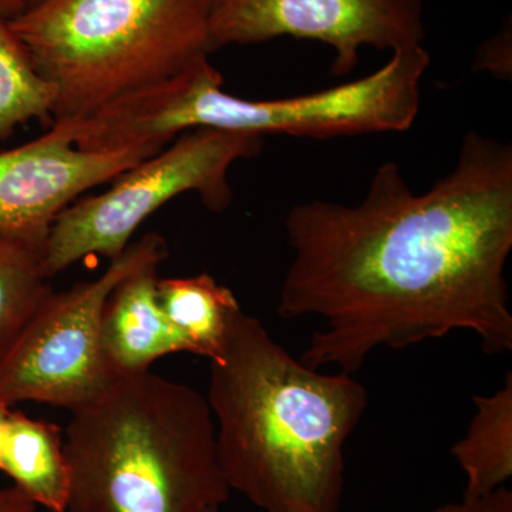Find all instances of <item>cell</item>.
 <instances>
[{
    "label": "cell",
    "mask_w": 512,
    "mask_h": 512,
    "mask_svg": "<svg viewBox=\"0 0 512 512\" xmlns=\"http://www.w3.org/2000/svg\"><path fill=\"white\" fill-rule=\"evenodd\" d=\"M158 301L188 353L220 359L232 319L241 311L234 293L210 274L158 278Z\"/></svg>",
    "instance_id": "obj_12"
},
{
    "label": "cell",
    "mask_w": 512,
    "mask_h": 512,
    "mask_svg": "<svg viewBox=\"0 0 512 512\" xmlns=\"http://www.w3.org/2000/svg\"><path fill=\"white\" fill-rule=\"evenodd\" d=\"M217 0H50L10 19L55 89L52 124L83 119L210 57Z\"/></svg>",
    "instance_id": "obj_4"
},
{
    "label": "cell",
    "mask_w": 512,
    "mask_h": 512,
    "mask_svg": "<svg viewBox=\"0 0 512 512\" xmlns=\"http://www.w3.org/2000/svg\"><path fill=\"white\" fill-rule=\"evenodd\" d=\"M37 505L15 485L0 490V512H36Z\"/></svg>",
    "instance_id": "obj_17"
},
{
    "label": "cell",
    "mask_w": 512,
    "mask_h": 512,
    "mask_svg": "<svg viewBox=\"0 0 512 512\" xmlns=\"http://www.w3.org/2000/svg\"><path fill=\"white\" fill-rule=\"evenodd\" d=\"M158 265L138 269L111 291L101 316V349L114 379L147 372L160 357L188 353L158 301Z\"/></svg>",
    "instance_id": "obj_9"
},
{
    "label": "cell",
    "mask_w": 512,
    "mask_h": 512,
    "mask_svg": "<svg viewBox=\"0 0 512 512\" xmlns=\"http://www.w3.org/2000/svg\"><path fill=\"white\" fill-rule=\"evenodd\" d=\"M50 2V0H25V10L35 8V6L42 5V3Z\"/></svg>",
    "instance_id": "obj_20"
},
{
    "label": "cell",
    "mask_w": 512,
    "mask_h": 512,
    "mask_svg": "<svg viewBox=\"0 0 512 512\" xmlns=\"http://www.w3.org/2000/svg\"><path fill=\"white\" fill-rule=\"evenodd\" d=\"M42 262L43 249L0 237V357L53 292Z\"/></svg>",
    "instance_id": "obj_14"
},
{
    "label": "cell",
    "mask_w": 512,
    "mask_h": 512,
    "mask_svg": "<svg viewBox=\"0 0 512 512\" xmlns=\"http://www.w3.org/2000/svg\"><path fill=\"white\" fill-rule=\"evenodd\" d=\"M63 440L66 512H208L231 495L207 399L151 370L74 410Z\"/></svg>",
    "instance_id": "obj_3"
},
{
    "label": "cell",
    "mask_w": 512,
    "mask_h": 512,
    "mask_svg": "<svg viewBox=\"0 0 512 512\" xmlns=\"http://www.w3.org/2000/svg\"><path fill=\"white\" fill-rule=\"evenodd\" d=\"M208 512H221V510H218V508H215V510H211V511H208Z\"/></svg>",
    "instance_id": "obj_21"
},
{
    "label": "cell",
    "mask_w": 512,
    "mask_h": 512,
    "mask_svg": "<svg viewBox=\"0 0 512 512\" xmlns=\"http://www.w3.org/2000/svg\"><path fill=\"white\" fill-rule=\"evenodd\" d=\"M264 137L238 131L195 128L154 156L114 178L106 192L74 201L56 218L43 247L47 278L90 255L117 258L148 217L178 195L195 192L208 210L232 201L228 173L239 160L255 157Z\"/></svg>",
    "instance_id": "obj_5"
},
{
    "label": "cell",
    "mask_w": 512,
    "mask_h": 512,
    "mask_svg": "<svg viewBox=\"0 0 512 512\" xmlns=\"http://www.w3.org/2000/svg\"><path fill=\"white\" fill-rule=\"evenodd\" d=\"M476 414L451 456L466 476L464 497H483L512 477V375L488 396H474Z\"/></svg>",
    "instance_id": "obj_11"
},
{
    "label": "cell",
    "mask_w": 512,
    "mask_h": 512,
    "mask_svg": "<svg viewBox=\"0 0 512 512\" xmlns=\"http://www.w3.org/2000/svg\"><path fill=\"white\" fill-rule=\"evenodd\" d=\"M285 228L278 313L319 320L301 357L313 369L353 375L377 349L457 330L487 355L511 352V144L471 131L451 173L420 194L389 161L359 204L301 202Z\"/></svg>",
    "instance_id": "obj_1"
},
{
    "label": "cell",
    "mask_w": 512,
    "mask_h": 512,
    "mask_svg": "<svg viewBox=\"0 0 512 512\" xmlns=\"http://www.w3.org/2000/svg\"><path fill=\"white\" fill-rule=\"evenodd\" d=\"M433 512H512V493L504 485L483 497H463V500L441 505Z\"/></svg>",
    "instance_id": "obj_16"
},
{
    "label": "cell",
    "mask_w": 512,
    "mask_h": 512,
    "mask_svg": "<svg viewBox=\"0 0 512 512\" xmlns=\"http://www.w3.org/2000/svg\"><path fill=\"white\" fill-rule=\"evenodd\" d=\"M477 67L493 73L500 79L511 77V30L503 29L497 36L481 46L477 55Z\"/></svg>",
    "instance_id": "obj_15"
},
{
    "label": "cell",
    "mask_w": 512,
    "mask_h": 512,
    "mask_svg": "<svg viewBox=\"0 0 512 512\" xmlns=\"http://www.w3.org/2000/svg\"><path fill=\"white\" fill-rule=\"evenodd\" d=\"M163 147L87 151L49 130L0 151V237L43 249L56 218L84 192L110 183Z\"/></svg>",
    "instance_id": "obj_8"
},
{
    "label": "cell",
    "mask_w": 512,
    "mask_h": 512,
    "mask_svg": "<svg viewBox=\"0 0 512 512\" xmlns=\"http://www.w3.org/2000/svg\"><path fill=\"white\" fill-rule=\"evenodd\" d=\"M37 512V511H36Z\"/></svg>",
    "instance_id": "obj_22"
},
{
    "label": "cell",
    "mask_w": 512,
    "mask_h": 512,
    "mask_svg": "<svg viewBox=\"0 0 512 512\" xmlns=\"http://www.w3.org/2000/svg\"><path fill=\"white\" fill-rule=\"evenodd\" d=\"M215 49L278 37L316 40L333 50L332 73L345 76L366 47L396 52L423 45V0H217Z\"/></svg>",
    "instance_id": "obj_7"
},
{
    "label": "cell",
    "mask_w": 512,
    "mask_h": 512,
    "mask_svg": "<svg viewBox=\"0 0 512 512\" xmlns=\"http://www.w3.org/2000/svg\"><path fill=\"white\" fill-rule=\"evenodd\" d=\"M0 471L47 512H66L69 466L55 424L12 410L0 448Z\"/></svg>",
    "instance_id": "obj_10"
},
{
    "label": "cell",
    "mask_w": 512,
    "mask_h": 512,
    "mask_svg": "<svg viewBox=\"0 0 512 512\" xmlns=\"http://www.w3.org/2000/svg\"><path fill=\"white\" fill-rule=\"evenodd\" d=\"M10 412H12V406L0 400V448H2L3 434H5Z\"/></svg>",
    "instance_id": "obj_19"
},
{
    "label": "cell",
    "mask_w": 512,
    "mask_h": 512,
    "mask_svg": "<svg viewBox=\"0 0 512 512\" xmlns=\"http://www.w3.org/2000/svg\"><path fill=\"white\" fill-rule=\"evenodd\" d=\"M164 238L144 235L111 259L96 279L52 292L8 352L0 357V400L35 402L74 412L114 379L101 349V316L111 291L127 276L167 258Z\"/></svg>",
    "instance_id": "obj_6"
},
{
    "label": "cell",
    "mask_w": 512,
    "mask_h": 512,
    "mask_svg": "<svg viewBox=\"0 0 512 512\" xmlns=\"http://www.w3.org/2000/svg\"><path fill=\"white\" fill-rule=\"evenodd\" d=\"M55 89L0 13V140L32 120L52 119Z\"/></svg>",
    "instance_id": "obj_13"
},
{
    "label": "cell",
    "mask_w": 512,
    "mask_h": 512,
    "mask_svg": "<svg viewBox=\"0 0 512 512\" xmlns=\"http://www.w3.org/2000/svg\"><path fill=\"white\" fill-rule=\"evenodd\" d=\"M205 399L231 491L265 512H339L345 446L369 403L355 377L306 365L241 309Z\"/></svg>",
    "instance_id": "obj_2"
},
{
    "label": "cell",
    "mask_w": 512,
    "mask_h": 512,
    "mask_svg": "<svg viewBox=\"0 0 512 512\" xmlns=\"http://www.w3.org/2000/svg\"><path fill=\"white\" fill-rule=\"evenodd\" d=\"M25 12V0H0V13L6 19H13Z\"/></svg>",
    "instance_id": "obj_18"
}]
</instances>
